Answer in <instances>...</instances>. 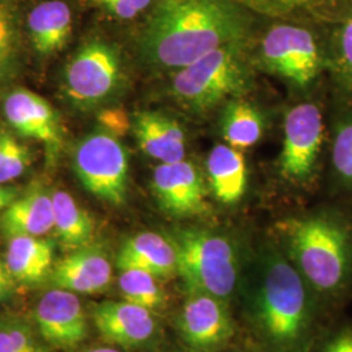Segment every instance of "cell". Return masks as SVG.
<instances>
[{"label":"cell","mask_w":352,"mask_h":352,"mask_svg":"<svg viewBox=\"0 0 352 352\" xmlns=\"http://www.w3.org/2000/svg\"><path fill=\"white\" fill-rule=\"evenodd\" d=\"M49 279L55 289L98 294L110 286L113 266L104 252L88 245L71 252L54 265Z\"/></svg>","instance_id":"cell-15"},{"label":"cell","mask_w":352,"mask_h":352,"mask_svg":"<svg viewBox=\"0 0 352 352\" xmlns=\"http://www.w3.org/2000/svg\"><path fill=\"white\" fill-rule=\"evenodd\" d=\"M322 135V115L316 104L302 103L292 107L285 120L280 174L289 180H304L311 175L320 155Z\"/></svg>","instance_id":"cell-9"},{"label":"cell","mask_w":352,"mask_h":352,"mask_svg":"<svg viewBox=\"0 0 352 352\" xmlns=\"http://www.w3.org/2000/svg\"><path fill=\"white\" fill-rule=\"evenodd\" d=\"M266 67L298 87H307L320 72V51L311 32L299 26L272 28L263 42Z\"/></svg>","instance_id":"cell-8"},{"label":"cell","mask_w":352,"mask_h":352,"mask_svg":"<svg viewBox=\"0 0 352 352\" xmlns=\"http://www.w3.org/2000/svg\"><path fill=\"white\" fill-rule=\"evenodd\" d=\"M158 279L160 278L154 274L141 269H122L119 276V289L126 302L153 312L162 308L166 302V295Z\"/></svg>","instance_id":"cell-24"},{"label":"cell","mask_w":352,"mask_h":352,"mask_svg":"<svg viewBox=\"0 0 352 352\" xmlns=\"http://www.w3.org/2000/svg\"><path fill=\"white\" fill-rule=\"evenodd\" d=\"M309 285L277 253L266 256L253 298V321L276 351L307 352L314 325Z\"/></svg>","instance_id":"cell-2"},{"label":"cell","mask_w":352,"mask_h":352,"mask_svg":"<svg viewBox=\"0 0 352 352\" xmlns=\"http://www.w3.org/2000/svg\"><path fill=\"white\" fill-rule=\"evenodd\" d=\"M208 174L214 196L223 204H235L247 187V166L239 151L219 144L209 153Z\"/></svg>","instance_id":"cell-21"},{"label":"cell","mask_w":352,"mask_h":352,"mask_svg":"<svg viewBox=\"0 0 352 352\" xmlns=\"http://www.w3.org/2000/svg\"><path fill=\"white\" fill-rule=\"evenodd\" d=\"M19 196H20V189L17 187L0 186V213L6 210Z\"/></svg>","instance_id":"cell-34"},{"label":"cell","mask_w":352,"mask_h":352,"mask_svg":"<svg viewBox=\"0 0 352 352\" xmlns=\"http://www.w3.org/2000/svg\"><path fill=\"white\" fill-rule=\"evenodd\" d=\"M133 132L141 151L162 164L184 160L186 136L183 128L164 113L141 111L133 118Z\"/></svg>","instance_id":"cell-16"},{"label":"cell","mask_w":352,"mask_h":352,"mask_svg":"<svg viewBox=\"0 0 352 352\" xmlns=\"http://www.w3.org/2000/svg\"><path fill=\"white\" fill-rule=\"evenodd\" d=\"M54 250V243L41 236H13L4 261L16 283L34 286L50 278Z\"/></svg>","instance_id":"cell-19"},{"label":"cell","mask_w":352,"mask_h":352,"mask_svg":"<svg viewBox=\"0 0 352 352\" xmlns=\"http://www.w3.org/2000/svg\"><path fill=\"white\" fill-rule=\"evenodd\" d=\"M122 64L113 46L94 41L77 51L64 71V91L81 109L106 101L119 87Z\"/></svg>","instance_id":"cell-7"},{"label":"cell","mask_w":352,"mask_h":352,"mask_svg":"<svg viewBox=\"0 0 352 352\" xmlns=\"http://www.w3.org/2000/svg\"><path fill=\"white\" fill-rule=\"evenodd\" d=\"M322 352H352V327H343L329 340Z\"/></svg>","instance_id":"cell-32"},{"label":"cell","mask_w":352,"mask_h":352,"mask_svg":"<svg viewBox=\"0 0 352 352\" xmlns=\"http://www.w3.org/2000/svg\"><path fill=\"white\" fill-rule=\"evenodd\" d=\"M0 230L13 236H43L54 230L52 195L37 188L20 195L0 213Z\"/></svg>","instance_id":"cell-17"},{"label":"cell","mask_w":352,"mask_h":352,"mask_svg":"<svg viewBox=\"0 0 352 352\" xmlns=\"http://www.w3.org/2000/svg\"><path fill=\"white\" fill-rule=\"evenodd\" d=\"M16 280L13 279L6 261L0 258V302L10 300L16 291Z\"/></svg>","instance_id":"cell-33"},{"label":"cell","mask_w":352,"mask_h":352,"mask_svg":"<svg viewBox=\"0 0 352 352\" xmlns=\"http://www.w3.org/2000/svg\"><path fill=\"white\" fill-rule=\"evenodd\" d=\"M331 160L340 179L352 186V118L343 120L336 132Z\"/></svg>","instance_id":"cell-27"},{"label":"cell","mask_w":352,"mask_h":352,"mask_svg":"<svg viewBox=\"0 0 352 352\" xmlns=\"http://www.w3.org/2000/svg\"><path fill=\"white\" fill-rule=\"evenodd\" d=\"M54 232L59 243L68 251L91 245L94 238V222L75 199L65 190L52 193Z\"/></svg>","instance_id":"cell-22"},{"label":"cell","mask_w":352,"mask_h":352,"mask_svg":"<svg viewBox=\"0 0 352 352\" xmlns=\"http://www.w3.org/2000/svg\"><path fill=\"white\" fill-rule=\"evenodd\" d=\"M173 243L177 254V276L189 291L204 292L223 302L238 285V257L234 245L210 231H176Z\"/></svg>","instance_id":"cell-4"},{"label":"cell","mask_w":352,"mask_h":352,"mask_svg":"<svg viewBox=\"0 0 352 352\" xmlns=\"http://www.w3.org/2000/svg\"><path fill=\"white\" fill-rule=\"evenodd\" d=\"M222 132L231 148L244 151L256 145L261 139L264 133V119L250 103L231 102L223 113Z\"/></svg>","instance_id":"cell-23"},{"label":"cell","mask_w":352,"mask_h":352,"mask_svg":"<svg viewBox=\"0 0 352 352\" xmlns=\"http://www.w3.org/2000/svg\"><path fill=\"white\" fill-rule=\"evenodd\" d=\"M177 321L182 337L196 350L218 349L234 334L226 302L204 292L189 291Z\"/></svg>","instance_id":"cell-12"},{"label":"cell","mask_w":352,"mask_h":352,"mask_svg":"<svg viewBox=\"0 0 352 352\" xmlns=\"http://www.w3.org/2000/svg\"><path fill=\"white\" fill-rule=\"evenodd\" d=\"M14 49V24L11 10L0 3V76L6 71Z\"/></svg>","instance_id":"cell-28"},{"label":"cell","mask_w":352,"mask_h":352,"mask_svg":"<svg viewBox=\"0 0 352 352\" xmlns=\"http://www.w3.org/2000/svg\"><path fill=\"white\" fill-rule=\"evenodd\" d=\"M4 113L20 135L43 142L51 155L60 149L63 129L59 115L41 96L17 89L6 98Z\"/></svg>","instance_id":"cell-13"},{"label":"cell","mask_w":352,"mask_h":352,"mask_svg":"<svg viewBox=\"0 0 352 352\" xmlns=\"http://www.w3.org/2000/svg\"><path fill=\"white\" fill-rule=\"evenodd\" d=\"M28 28L34 49L43 55L63 50L72 33V14L62 0H49L28 16Z\"/></svg>","instance_id":"cell-20"},{"label":"cell","mask_w":352,"mask_h":352,"mask_svg":"<svg viewBox=\"0 0 352 352\" xmlns=\"http://www.w3.org/2000/svg\"><path fill=\"white\" fill-rule=\"evenodd\" d=\"M102 7L119 19H132L144 11L151 0H97Z\"/></svg>","instance_id":"cell-30"},{"label":"cell","mask_w":352,"mask_h":352,"mask_svg":"<svg viewBox=\"0 0 352 352\" xmlns=\"http://www.w3.org/2000/svg\"><path fill=\"white\" fill-rule=\"evenodd\" d=\"M74 168L84 188L102 201L122 205L128 189V155L107 131L90 133L76 145Z\"/></svg>","instance_id":"cell-6"},{"label":"cell","mask_w":352,"mask_h":352,"mask_svg":"<svg viewBox=\"0 0 352 352\" xmlns=\"http://www.w3.org/2000/svg\"><path fill=\"white\" fill-rule=\"evenodd\" d=\"M245 30L236 0H160L141 46L151 63L180 69L218 47L241 42Z\"/></svg>","instance_id":"cell-1"},{"label":"cell","mask_w":352,"mask_h":352,"mask_svg":"<svg viewBox=\"0 0 352 352\" xmlns=\"http://www.w3.org/2000/svg\"><path fill=\"white\" fill-rule=\"evenodd\" d=\"M241 42L225 45L177 69L173 94L192 111H206L247 87L248 72L241 59Z\"/></svg>","instance_id":"cell-5"},{"label":"cell","mask_w":352,"mask_h":352,"mask_svg":"<svg viewBox=\"0 0 352 352\" xmlns=\"http://www.w3.org/2000/svg\"><path fill=\"white\" fill-rule=\"evenodd\" d=\"M296 269L311 289L337 296L352 274V230L336 214L294 218L280 226Z\"/></svg>","instance_id":"cell-3"},{"label":"cell","mask_w":352,"mask_h":352,"mask_svg":"<svg viewBox=\"0 0 352 352\" xmlns=\"http://www.w3.org/2000/svg\"><path fill=\"white\" fill-rule=\"evenodd\" d=\"M91 315L102 338L126 349L146 346L157 334L151 311L126 300L100 302Z\"/></svg>","instance_id":"cell-14"},{"label":"cell","mask_w":352,"mask_h":352,"mask_svg":"<svg viewBox=\"0 0 352 352\" xmlns=\"http://www.w3.org/2000/svg\"><path fill=\"white\" fill-rule=\"evenodd\" d=\"M250 7L256 12L267 16H282L286 13L302 10L315 3V0H236Z\"/></svg>","instance_id":"cell-29"},{"label":"cell","mask_w":352,"mask_h":352,"mask_svg":"<svg viewBox=\"0 0 352 352\" xmlns=\"http://www.w3.org/2000/svg\"><path fill=\"white\" fill-rule=\"evenodd\" d=\"M0 352H43L37 336L21 318H0Z\"/></svg>","instance_id":"cell-26"},{"label":"cell","mask_w":352,"mask_h":352,"mask_svg":"<svg viewBox=\"0 0 352 352\" xmlns=\"http://www.w3.org/2000/svg\"><path fill=\"white\" fill-rule=\"evenodd\" d=\"M340 55L343 68L352 80V16L340 29Z\"/></svg>","instance_id":"cell-31"},{"label":"cell","mask_w":352,"mask_h":352,"mask_svg":"<svg viewBox=\"0 0 352 352\" xmlns=\"http://www.w3.org/2000/svg\"><path fill=\"white\" fill-rule=\"evenodd\" d=\"M153 193L164 213L177 218L206 212V188L200 171L188 161L161 164L153 171Z\"/></svg>","instance_id":"cell-11"},{"label":"cell","mask_w":352,"mask_h":352,"mask_svg":"<svg viewBox=\"0 0 352 352\" xmlns=\"http://www.w3.org/2000/svg\"><path fill=\"white\" fill-rule=\"evenodd\" d=\"M32 164L30 151L7 131H0V186L20 177Z\"/></svg>","instance_id":"cell-25"},{"label":"cell","mask_w":352,"mask_h":352,"mask_svg":"<svg viewBox=\"0 0 352 352\" xmlns=\"http://www.w3.org/2000/svg\"><path fill=\"white\" fill-rule=\"evenodd\" d=\"M84 352H120L119 350H116V349H113V347H91V349H88V350H85Z\"/></svg>","instance_id":"cell-35"},{"label":"cell","mask_w":352,"mask_h":352,"mask_svg":"<svg viewBox=\"0 0 352 352\" xmlns=\"http://www.w3.org/2000/svg\"><path fill=\"white\" fill-rule=\"evenodd\" d=\"M34 322L39 336L55 349L74 350L88 337L85 311L75 292L67 289H51L38 300Z\"/></svg>","instance_id":"cell-10"},{"label":"cell","mask_w":352,"mask_h":352,"mask_svg":"<svg viewBox=\"0 0 352 352\" xmlns=\"http://www.w3.org/2000/svg\"><path fill=\"white\" fill-rule=\"evenodd\" d=\"M118 267H135L158 278L177 274V254L173 240L157 232H141L126 240L118 254Z\"/></svg>","instance_id":"cell-18"}]
</instances>
